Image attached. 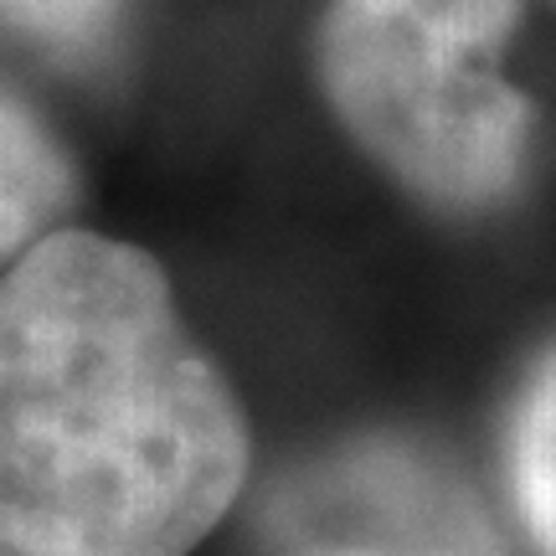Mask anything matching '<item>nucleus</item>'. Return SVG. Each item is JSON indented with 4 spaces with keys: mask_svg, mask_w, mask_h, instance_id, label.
Masks as SVG:
<instances>
[{
    "mask_svg": "<svg viewBox=\"0 0 556 556\" xmlns=\"http://www.w3.org/2000/svg\"><path fill=\"white\" fill-rule=\"evenodd\" d=\"M119 0H0V21H11L16 31L78 52L103 37V26L114 16Z\"/></svg>",
    "mask_w": 556,
    "mask_h": 556,
    "instance_id": "6",
    "label": "nucleus"
},
{
    "mask_svg": "<svg viewBox=\"0 0 556 556\" xmlns=\"http://www.w3.org/2000/svg\"><path fill=\"white\" fill-rule=\"evenodd\" d=\"M278 556H500L448 479L397 448L304 475L274 510Z\"/></svg>",
    "mask_w": 556,
    "mask_h": 556,
    "instance_id": "3",
    "label": "nucleus"
},
{
    "mask_svg": "<svg viewBox=\"0 0 556 556\" xmlns=\"http://www.w3.org/2000/svg\"><path fill=\"white\" fill-rule=\"evenodd\" d=\"M242 417L160 268L62 232L0 283V546L180 556L232 505Z\"/></svg>",
    "mask_w": 556,
    "mask_h": 556,
    "instance_id": "1",
    "label": "nucleus"
},
{
    "mask_svg": "<svg viewBox=\"0 0 556 556\" xmlns=\"http://www.w3.org/2000/svg\"><path fill=\"white\" fill-rule=\"evenodd\" d=\"M510 495L541 556H556V351L531 366L510 413Z\"/></svg>",
    "mask_w": 556,
    "mask_h": 556,
    "instance_id": "5",
    "label": "nucleus"
},
{
    "mask_svg": "<svg viewBox=\"0 0 556 556\" xmlns=\"http://www.w3.org/2000/svg\"><path fill=\"white\" fill-rule=\"evenodd\" d=\"M0 556H21V552H0Z\"/></svg>",
    "mask_w": 556,
    "mask_h": 556,
    "instance_id": "7",
    "label": "nucleus"
},
{
    "mask_svg": "<svg viewBox=\"0 0 556 556\" xmlns=\"http://www.w3.org/2000/svg\"><path fill=\"white\" fill-rule=\"evenodd\" d=\"M520 0H336L319 67L345 129L448 206L500 201L526 170L531 103L500 78Z\"/></svg>",
    "mask_w": 556,
    "mask_h": 556,
    "instance_id": "2",
    "label": "nucleus"
},
{
    "mask_svg": "<svg viewBox=\"0 0 556 556\" xmlns=\"http://www.w3.org/2000/svg\"><path fill=\"white\" fill-rule=\"evenodd\" d=\"M67 206V160L52 135L0 88V258L37 238Z\"/></svg>",
    "mask_w": 556,
    "mask_h": 556,
    "instance_id": "4",
    "label": "nucleus"
}]
</instances>
